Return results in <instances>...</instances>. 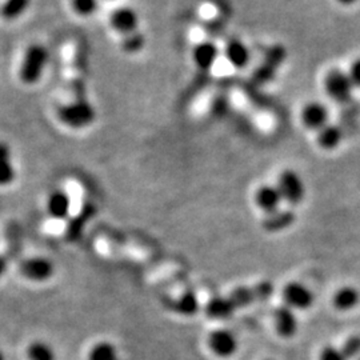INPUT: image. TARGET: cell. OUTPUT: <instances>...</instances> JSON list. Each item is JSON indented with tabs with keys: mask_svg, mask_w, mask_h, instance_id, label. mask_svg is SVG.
Masks as SVG:
<instances>
[{
	"mask_svg": "<svg viewBox=\"0 0 360 360\" xmlns=\"http://www.w3.org/2000/svg\"><path fill=\"white\" fill-rule=\"evenodd\" d=\"M347 74L351 83H352V86H354V89L355 87H359L360 89V58L352 62V65L349 67Z\"/></svg>",
	"mask_w": 360,
	"mask_h": 360,
	"instance_id": "cell-30",
	"label": "cell"
},
{
	"mask_svg": "<svg viewBox=\"0 0 360 360\" xmlns=\"http://www.w3.org/2000/svg\"><path fill=\"white\" fill-rule=\"evenodd\" d=\"M15 178L13 151L7 143L0 142V187L11 186Z\"/></svg>",
	"mask_w": 360,
	"mask_h": 360,
	"instance_id": "cell-18",
	"label": "cell"
},
{
	"mask_svg": "<svg viewBox=\"0 0 360 360\" xmlns=\"http://www.w3.org/2000/svg\"><path fill=\"white\" fill-rule=\"evenodd\" d=\"M110 26L120 38L134 35L139 32V15L129 6L117 7L110 15Z\"/></svg>",
	"mask_w": 360,
	"mask_h": 360,
	"instance_id": "cell-6",
	"label": "cell"
},
{
	"mask_svg": "<svg viewBox=\"0 0 360 360\" xmlns=\"http://www.w3.org/2000/svg\"><path fill=\"white\" fill-rule=\"evenodd\" d=\"M275 328L282 338H292L297 331V319L292 309L287 306H281L274 312Z\"/></svg>",
	"mask_w": 360,
	"mask_h": 360,
	"instance_id": "cell-15",
	"label": "cell"
},
{
	"mask_svg": "<svg viewBox=\"0 0 360 360\" xmlns=\"http://www.w3.org/2000/svg\"><path fill=\"white\" fill-rule=\"evenodd\" d=\"M360 295L354 287H342L334 295V306L340 311L352 309L359 303Z\"/></svg>",
	"mask_w": 360,
	"mask_h": 360,
	"instance_id": "cell-22",
	"label": "cell"
},
{
	"mask_svg": "<svg viewBox=\"0 0 360 360\" xmlns=\"http://www.w3.org/2000/svg\"><path fill=\"white\" fill-rule=\"evenodd\" d=\"M343 138V132L338 126L327 124L326 127L318 131V144L324 150H334Z\"/></svg>",
	"mask_w": 360,
	"mask_h": 360,
	"instance_id": "cell-23",
	"label": "cell"
},
{
	"mask_svg": "<svg viewBox=\"0 0 360 360\" xmlns=\"http://www.w3.org/2000/svg\"><path fill=\"white\" fill-rule=\"evenodd\" d=\"M72 11L82 16V18H90L98 13L99 10V0H71L70 1Z\"/></svg>",
	"mask_w": 360,
	"mask_h": 360,
	"instance_id": "cell-26",
	"label": "cell"
},
{
	"mask_svg": "<svg viewBox=\"0 0 360 360\" xmlns=\"http://www.w3.org/2000/svg\"><path fill=\"white\" fill-rule=\"evenodd\" d=\"M340 4H343V6H351V4H354L356 0H338Z\"/></svg>",
	"mask_w": 360,
	"mask_h": 360,
	"instance_id": "cell-32",
	"label": "cell"
},
{
	"mask_svg": "<svg viewBox=\"0 0 360 360\" xmlns=\"http://www.w3.org/2000/svg\"><path fill=\"white\" fill-rule=\"evenodd\" d=\"M328 110L324 104L311 102L302 110V122L309 129L319 131L328 124Z\"/></svg>",
	"mask_w": 360,
	"mask_h": 360,
	"instance_id": "cell-11",
	"label": "cell"
},
{
	"mask_svg": "<svg viewBox=\"0 0 360 360\" xmlns=\"http://www.w3.org/2000/svg\"><path fill=\"white\" fill-rule=\"evenodd\" d=\"M358 360H360V358H359V359H358Z\"/></svg>",
	"mask_w": 360,
	"mask_h": 360,
	"instance_id": "cell-34",
	"label": "cell"
},
{
	"mask_svg": "<svg viewBox=\"0 0 360 360\" xmlns=\"http://www.w3.org/2000/svg\"><path fill=\"white\" fill-rule=\"evenodd\" d=\"M144 46H146V38L143 37L141 31L134 35L122 38V49H123V51L127 52L129 55L142 51Z\"/></svg>",
	"mask_w": 360,
	"mask_h": 360,
	"instance_id": "cell-27",
	"label": "cell"
},
{
	"mask_svg": "<svg viewBox=\"0 0 360 360\" xmlns=\"http://www.w3.org/2000/svg\"><path fill=\"white\" fill-rule=\"evenodd\" d=\"M321 360H347L345 358L342 349L333 347V346H327L323 348L322 354H321Z\"/></svg>",
	"mask_w": 360,
	"mask_h": 360,
	"instance_id": "cell-29",
	"label": "cell"
},
{
	"mask_svg": "<svg viewBox=\"0 0 360 360\" xmlns=\"http://www.w3.org/2000/svg\"><path fill=\"white\" fill-rule=\"evenodd\" d=\"M56 116L62 124L72 129H86L96 119V111L87 98H72L56 110Z\"/></svg>",
	"mask_w": 360,
	"mask_h": 360,
	"instance_id": "cell-1",
	"label": "cell"
},
{
	"mask_svg": "<svg viewBox=\"0 0 360 360\" xmlns=\"http://www.w3.org/2000/svg\"><path fill=\"white\" fill-rule=\"evenodd\" d=\"M205 312L207 316L215 321H224L231 318L235 312L227 296H214L207 302Z\"/></svg>",
	"mask_w": 360,
	"mask_h": 360,
	"instance_id": "cell-17",
	"label": "cell"
},
{
	"mask_svg": "<svg viewBox=\"0 0 360 360\" xmlns=\"http://www.w3.org/2000/svg\"><path fill=\"white\" fill-rule=\"evenodd\" d=\"M285 49L281 44L272 46L269 51L266 52L263 62L259 65L257 71L254 72V80L257 84H267L275 77L279 67L283 65L285 60Z\"/></svg>",
	"mask_w": 360,
	"mask_h": 360,
	"instance_id": "cell-5",
	"label": "cell"
},
{
	"mask_svg": "<svg viewBox=\"0 0 360 360\" xmlns=\"http://www.w3.org/2000/svg\"><path fill=\"white\" fill-rule=\"evenodd\" d=\"M0 360H6V356H4V354H3L1 349H0Z\"/></svg>",
	"mask_w": 360,
	"mask_h": 360,
	"instance_id": "cell-33",
	"label": "cell"
},
{
	"mask_svg": "<svg viewBox=\"0 0 360 360\" xmlns=\"http://www.w3.org/2000/svg\"><path fill=\"white\" fill-rule=\"evenodd\" d=\"M295 221V214L291 210H278L276 212L267 214L263 219V229L269 232L283 231Z\"/></svg>",
	"mask_w": 360,
	"mask_h": 360,
	"instance_id": "cell-19",
	"label": "cell"
},
{
	"mask_svg": "<svg viewBox=\"0 0 360 360\" xmlns=\"http://www.w3.org/2000/svg\"><path fill=\"white\" fill-rule=\"evenodd\" d=\"M20 274L31 282H47L53 272L55 267L50 259L43 257H28L20 263Z\"/></svg>",
	"mask_w": 360,
	"mask_h": 360,
	"instance_id": "cell-7",
	"label": "cell"
},
{
	"mask_svg": "<svg viewBox=\"0 0 360 360\" xmlns=\"http://www.w3.org/2000/svg\"><path fill=\"white\" fill-rule=\"evenodd\" d=\"M50 62V52L40 43L30 44L23 53L19 67V77L27 86H34L41 80Z\"/></svg>",
	"mask_w": 360,
	"mask_h": 360,
	"instance_id": "cell-2",
	"label": "cell"
},
{
	"mask_svg": "<svg viewBox=\"0 0 360 360\" xmlns=\"http://www.w3.org/2000/svg\"><path fill=\"white\" fill-rule=\"evenodd\" d=\"M47 212L52 219L63 220L70 215L71 198L63 190H55L47 198Z\"/></svg>",
	"mask_w": 360,
	"mask_h": 360,
	"instance_id": "cell-13",
	"label": "cell"
},
{
	"mask_svg": "<svg viewBox=\"0 0 360 360\" xmlns=\"http://www.w3.org/2000/svg\"><path fill=\"white\" fill-rule=\"evenodd\" d=\"M193 58L200 71H210L218 60V47L212 41H200L193 49Z\"/></svg>",
	"mask_w": 360,
	"mask_h": 360,
	"instance_id": "cell-12",
	"label": "cell"
},
{
	"mask_svg": "<svg viewBox=\"0 0 360 360\" xmlns=\"http://www.w3.org/2000/svg\"><path fill=\"white\" fill-rule=\"evenodd\" d=\"M226 58L233 68L243 70L250 63L251 55L248 47L242 40L231 39L226 46Z\"/></svg>",
	"mask_w": 360,
	"mask_h": 360,
	"instance_id": "cell-16",
	"label": "cell"
},
{
	"mask_svg": "<svg viewBox=\"0 0 360 360\" xmlns=\"http://www.w3.org/2000/svg\"><path fill=\"white\" fill-rule=\"evenodd\" d=\"M171 307L181 316H193L200 309V300L195 292L188 291L174 299L171 302Z\"/></svg>",
	"mask_w": 360,
	"mask_h": 360,
	"instance_id": "cell-20",
	"label": "cell"
},
{
	"mask_svg": "<svg viewBox=\"0 0 360 360\" xmlns=\"http://www.w3.org/2000/svg\"><path fill=\"white\" fill-rule=\"evenodd\" d=\"M89 360H119L117 349L110 342H98L91 347Z\"/></svg>",
	"mask_w": 360,
	"mask_h": 360,
	"instance_id": "cell-25",
	"label": "cell"
},
{
	"mask_svg": "<svg viewBox=\"0 0 360 360\" xmlns=\"http://www.w3.org/2000/svg\"><path fill=\"white\" fill-rule=\"evenodd\" d=\"M347 360H358L360 358V336H351L340 348Z\"/></svg>",
	"mask_w": 360,
	"mask_h": 360,
	"instance_id": "cell-28",
	"label": "cell"
},
{
	"mask_svg": "<svg viewBox=\"0 0 360 360\" xmlns=\"http://www.w3.org/2000/svg\"><path fill=\"white\" fill-rule=\"evenodd\" d=\"M278 188L283 196V200L290 205H299L304 199V184L300 176L292 169H285L278 181Z\"/></svg>",
	"mask_w": 360,
	"mask_h": 360,
	"instance_id": "cell-8",
	"label": "cell"
},
{
	"mask_svg": "<svg viewBox=\"0 0 360 360\" xmlns=\"http://www.w3.org/2000/svg\"><path fill=\"white\" fill-rule=\"evenodd\" d=\"M30 6L31 0H3L0 4V16L7 22H13L26 13Z\"/></svg>",
	"mask_w": 360,
	"mask_h": 360,
	"instance_id": "cell-21",
	"label": "cell"
},
{
	"mask_svg": "<svg viewBox=\"0 0 360 360\" xmlns=\"http://www.w3.org/2000/svg\"><path fill=\"white\" fill-rule=\"evenodd\" d=\"M324 91L335 103L345 104L351 101L354 86L347 72L340 70H331L324 77Z\"/></svg>",
	"mask_w": 360,
	"mask_h": 360,
	"instance_id": "cell-4",
	"label": "cell"
},
{
	"mask_svg": "<svg viewBox=\"0 0 360 360\" xmlns=\"http://www.w3.org/2000/svg\"><path fill=\"white\" fill-rule=\"evenodd\" d=\"M28 360H56V352L44 340H34L27 347Z\"/></svg>",
	"mask_w": 360,
	"mask_h": 360,
	"instance_id": "cell-24",
	"label": "cell"
},
{
	"mask_svg": "<svg viewBox=\"0 0 360 360\" xmlns=\"http://www.w3.org/2000/svg\"><path fill=\"white\" fill-rule=\"evenodd\" d=\"M6 270H7V262L4 257L0 255V278L4 275Z\"/></svg>",
	"mask_w": 360,
	"mask_h": 360,
	"instance_id": "cell-31",
	"label": "cell"
},
{
	"mask_svg": "<svg viewBox=\"0 0 360 360\" xmlns=\"http://www.w3.org/2000/svg\"><path fill=\"white\" fill-rule=\"evenodd\" d=\"M255 200L260 210H263L267 214H272L279 210L283 196L279 191L278 186L267 184V186H262L257 190Z\"/></svg>",
	"mask_w": 360,
	"mask_h": 360,
	"instance_id": "cell-14",
	"label": "cell"
},
{
	"mask_svg": "<svg viewBox=\"0 0 360 360\" xmlns=\"http://www.w3.org/2000/svg\"><path fill=\"white\" fill-rule=\"evenodd\" d=\"M207 345L219 358H230L239 346L235 334L226 328H219L208 335Z\"/></svg>",
	"mask_w": 360,
	"mask_h": 360,
	"instance_id": "cell-9",
	"label": "cell"
},
{
	"mask_svg": "<svg viewBox=\"0 0 360 360\" xmlns=\"http://www.w3.org/2000/svg\"><path fill=\"white\" fill-rule=\"evenodd\" d=\"M274 294V284L269 281H263L254 285H242L233 288L227 295L231 302L235 311L238 309H245L254 303H262L269 300Z\"/></svg>",
	"mask_w": 360,
	"mask_h": 360,
	"instance_id": "cell-3",
	"label": "cell"
},
{
	"mask_svg": "<svg viewBox=\"0 0 360 360\" xmlns=\"http://www.w3.org/2000/svg\"><path fill=\"white\" fill-rule=\"evenodd\" d=\"M283 299L285 306L290 309H309L314 303V295L306 285L302 283H288L283 288Z\"/></svg>",
	"mask_w": 360,
	"mask_h": 360,
	"instance_id": "cell-10",
	"label": "cell"
}]
</instances>
